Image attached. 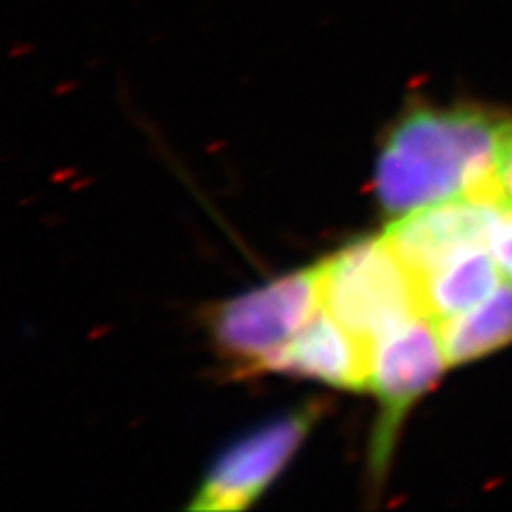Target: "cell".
<instances>
[{
  "label": "cell",
  "instance_id": "52a82bcc",
  "mask_svg": "<svg viewBox=\"0 0 512 512\" xmlns=\"http://www.w3.org/2000/svg\"><path fill=\"white\" fill-rule=\"evenodd\" d=\"M261 372L312 378L335 389L361 393L370 389L372 346L323 308L293 340L271 352L256 374Z\"/></svg>",
  "mask_w": 512,
  "mask_h": 512
},
{
  "label": "cell",
  "instance_id": "6da1fadb",
  "mask_svg": "<svg viewBox=\"0 0 512 512\" xmlns=\"http://www.w3.org/2000/svg\"><path fill=\"white\" fill-rule=\"evenodd\" d=\"M510 131L512 118L483 105H406L378 148L374 190L382 214L393 222L463 197L489 201Z\"/></svg>",
  "mask_w": 512,
  "mask_h": 512
},
{
  "label": "cell",
  "instance_id": "ba28073f",
  "mask_svg": "<svg viewBox=\"0 0 512 512\" xmlns=\"http://www.w3.org/2000/svg\"><path fill=\"white\" fill-rule=\"evenodd\" d=\"M502 271L489 248H474L446 261L419 282L423 314L444 320L487 299L502 284Z\"/></svg>",
  "mask_w": 512,
  "mask_h": 512
},
{
  "label": "cell",
  "instance_id": "3957f363",
  "mask_svg": "<svg viewBox=\"0 0 512 512\" xmlns=\"http://www.w3.org/2000/svg\"><path fill=\"white\" fill-rule=\"evenodd\" d=\"M323 310V263L293 271L216 306L207 325L220 355L237 374H256L261 363Z\"/></svg>",
  "mask_w": 512,
  "mask_h": 512
},
{
  "label": "cell",
  "instance_id": "7a4b0ae2",
  "mask_svg": "<svg viewBox=\"0 0 512 512\" xmlns=\"http://www.w3.org/2000/svg\"><path fill=\"white\" fill-rule=\"evenodd\" d=\"M320 263L323 308L372 348L423 314L419 288L384 235L357 239Z\"/></svg>",
  "mask_w": 512,
  "mask_h": 512
},
{
  "label": "cell",
  "instance_id": "5b68a950",
  "mask_svg": "<svg viewBox=\"0 0 512 512\" xmlns=\"http://www.w3.org/2000/svg\"><path fill=\"white\" fill-rule=\"evenodd\" d=\"M323 402H303L250 429L216 457L190 510L229 512L252 506L291 463L323 414Z\"/></svg>",
  "mask_w": 512,
  "mask_h": 512
},
{
  "label": "cell",
  "instance_id": "8992f818",
  "mask_svg": "<svg viewBox=\"0 0 512 512\" xmlns=\"http://www.w3.org/2000/svg\"><path fill=\"white\" fill-rule=\"evenodd\" d=\"M502 212L498 203L463 197L397 218L382 235L419 288L446 261L474 248H489Z\"/></svg>",
  "mask_w": 512,
  "mask_h": 512
},
{
  "label": "cell",
  "instance_id": "277c9868",
  "mask_svg": "<svg viewBox=\"0 0 512 512\" xmlns=\"http://www.w3.org/2000/svg\"><path fill=\"white\" fill-rule=\"evenodd\" d=\"M446 367L451 365L444 355L438 323L423 314L374 344L370 391L376 395L378 414L367 453L374 487L389 472L397 434L410 408L442 378Z\"/></svg>",
  "mask_w": 512,
  "mask_h": 512
},
{
  "label": "cell",
  "instance_id": "9c48e42d",
  "mask_svg": "<svg viewBox=\"0 0 512 512\" xmlns=\"http://www.w3.org/2000/svg\"><path fill=\"white\" fill-rule=\"evenodd\" d=\"M448 365H466L512 344V282H502L478 306L436 320Z\"/></svg>",
  "mask_w": 512,
  "mask_h": 512
},
{
  "label": "cell",
  "instance_id": "30bf717a",
  "mask_svg": "<svg viewBox=\"0 0 512 512\" xmlns=\"http://www.w3.org/2000/svg\"><path fill=\"white\" fill-rule=\"evenodd\" d=\"M489 201L498 203L504 210L512 207V131L504 143L498 167H495L493 180L489 186Z\"/></svg>",
  "mask_w": 512,
  "mask_h": 512
},
{
  "label": "cell",
  "instance_id": "8fae6325",
  "mask_svg": "<svg viewBox=\"0 0 512 512\" xmlns=\"http://www.w3.org/2000/svg\"><path fill=\"white\" fill-rule=\"evenodd\" d=\"M489 250L498 263L502 276L512 282V207L504 210L498 224H495Z\"/></svg>",
  "mask_w": 512,
  "mask_h": 512
}]
</instances>
